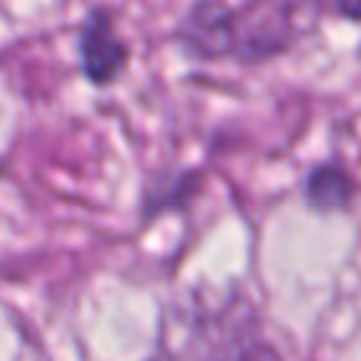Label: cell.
<instances>
[{
	"mask_svg": "<svg viewBox=\"0 0 361 361\" xmlns=\"http://www.w3.org/2000/svg\"><path fill=\"white\" fill-rule=\"evenodd\" d=\"M164 361H282L262 336L251 302L228 293L209 302L178 307L164 324Z\"/></svg>",
	"mask_w": 361,
	"mask_h": 361,
	"instance_id": "cell-1",
	"label": "cell"
},
{
	"mask_svg": "<svg viewBox=\"0 0 361 361\" xmlns=\"http://www.w3.org/2000/svg\"><path fill=\"white\" fill-rule=\"evenodd\" d=\"M322 6L305 3H240L234 6V56L243 65H259L288 51L305 37Z\"/></svg>",
	"mask_w": 361,
	"mask_h": 361,
	"instance_id": "cell-2",
	"label": "cell"
},
{
	"mask_svg": "<svg viewBox=\"0 0 361 361\" xmlns=\"http://www.w3.org/2000/svg\"><path fill=\"white\" fill-rule=\"evenodd\" d=\"M76 54L82 76L93 87H107L124 73L130 62V48L104 6H96L85 14L76 37Z\"/></svg>",
	"mask_w": 361,
	"mask_h": 361,
	"instance_id": "cell-3",
	"label": "cell"
},
{
	"mask_svg": "<svg viewBox=\"0 0 361 361\" xmlns=\"http://www.w3.org/2000/svg\"><path fill=\"white\" fill-rule=\"evenodd\" d=\"M175 39L197 62L234 56V6L214 0L192 3L175 25Z\"/></svg>",
	"mask_w": 361,
	"mask_h": 361,
	"instance_id": "cell-4",
	"label": "cell"
},
{
	"mask_svg": "<svg viewBox=\"0 0 361 361\" xmlns=\"http://www.w3.org/2000/svg\"><path fill=\"white\" fill-rule=\"evenodd\" d=\"M355 180L338 164H319L305 178V200L319 212H338L353 203Z\"/></svg>",
	"mask_w": 361,
	"mask_h": 361,
	"instance_id": "cell-5",
	"label": "cell"
}]
</instances>
